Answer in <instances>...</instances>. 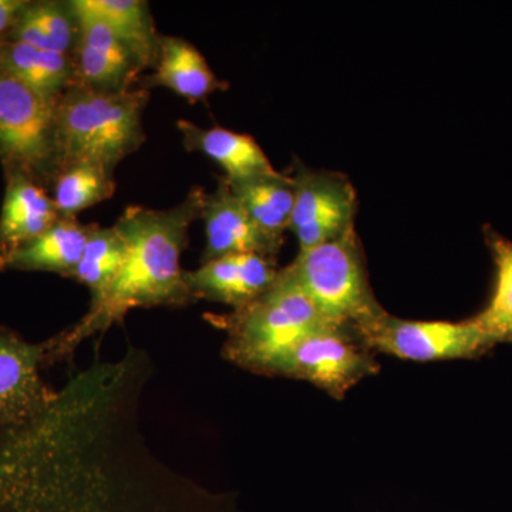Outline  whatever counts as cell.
Wrapping results in <instances>:
<instances>
[{
  "mask_svg": "<svg viewBox=\"0 0 512 512\" xmlns=\"http://www.w3.org/2000/svg\"><path fill=\"white\" fill-rule=\"evenodd\" d=\"M205 191L192 188L183 202L168 210L128 207L114 227L126 244L119 274L99 301L52 349L67 352L121 322L133 309L180 306L194 301L181 266L192 222L201 220Z\"/></svg>",
  "mask_w": 512,
  "mask_h": 512,
  "instance_id": "6da1fadb",
  "label": "cell"
},
{
  "mask_svg": "<svg viewBox=\"0 0 512 512\" xmlns=\"http://www.w3.org/2000/svg\"><path fill=\"white\" fill-rule=\"evenodd\" d=\"M148 96L141 86L104 92L73 83L56 104V173L76 163L116 170L146 141L143 113Z\"/></svg>",
  "mask_w": 512,
  "mask_h": 512,
  "instance_id": "7a4b0ae2",
  "label": "cell"
},
{
  "mask_svg": "<svg viewBox=\"0 0 512 512\" xmlns=\"http://www.w3.org/2000/svg\"><path fill=\"white\" fill-rule=\"evenodd\" d=\"M328 325L333 323L313 305L286 266L264 295L222 318L228 336L224 355L249 372L276 376L302 339Z\"/></svg>",
  "mask_w": 512,
  "mask_h": 512,
  "instance_id": "3957f363",
  "label": "cell"
},
{
  "mask_svg": "<svg viewBox=\"0 0 512 512\" xmlns=\"http://www.w3.org/2000/svg\"><path fill=\"white\" fill-rule=\"evenodd\" d=\"M313 305L333 325L355 330L382 315L356 229L308 249L288 265Z\"/></svg>",
  "mask_w": 512,
  "mask_h": 512,
  "instance_id": "277c9868",
  "label": "cell"
},
{
  "mask_svg": "<svg viewBox=\"0 0 512 512\" xmlns=\"http://www.w3.org/2000/svg\"><path fill=\"white\" fill-rule=\"evenodd\" d=\"M56 104L0 66V158L8 175L42 185L56 174Z\"/></svg>",
  "mask_w": 512,
  "mask_h": 512,
  "instance_id": "5b68a950",
  "label": "cell"
},
{
  "mask_svg": "<svg viewBox=\"0 0 512 512\" xmlns=\"http://www.w3.org/2000/svg\"><path fill=\"white\" fill-rule=\"evenodd\" d=\"M373 353L410 362L478 359L494 349L473 319L406 320L384 311L353 330Z\"/></svg>",
  "mask_w": 512,
  "mask_h": 512,
  "instance_id": "8992f818",
  "label": "cell"
},
{
  "mask_svg": "<svg viewBox=\"0 0 512 512\" xmlns=\"http://www.w3.org/2000/svg\"><path fill=\"white\" fill-rule=\"evenodd\" d=\"M375 353L345 326H323L285 357L278 375L303 380L342 400L366 377L379 373Z\"/></svg>",
  "mask_w": 512,
  "mask_h": 512,
  "instance_id": "52a82bcc",
  "label": "cell"
},
{
  "mask_svg": "<svg viewBox=\"0 0 512 512\" xmlns=\"http://www.w3.org/2000/svg\"><path fill=\"white\" fill-rule=\"evenodd\" d=\"M291 177L295 202L289 231L308 249L342 237L355 228L356 190L346 175L313 170L296 160Z\"/></svg>",
  "mask_w": 512,
  "mask_h": 512,
  "instance_id": "ba28073f",
  "label": "cell"
},
{
  "mask_svg": "<svg viewBox=\"0 0 512 512\" xmlns=\"http://www.w3.org/2000/svg\"><path fill=\"white\" fill-rule=\"evenodd\" d=\"M77 19L76 45L72 59L74 83L104 92L136 87L143 66L110 29L109 25L69 2Z\"/></svg>",
  "mask_w": 512,
  "mask_h": 512,
  "instance_id": "9c48e42d",
  "label": "cell"
},
{
  "mask_svg": "<svg viewBox=\"0 0 512 512\" xmlns=\"http://www.w3.org/2000/svg\"><path fill=\"white\" fill-rule=\"evenodd\" d=\"M278 272L275 259L268 256L235 254L202 262L195 271H185V282L194 301L207 299L239 309L264 295Z\"/></svg>",
  "mask_w": 512,
  "mask_h": 512,
  "instance_id": "30bf717a",
  "label": "cell"
},
{
  "mask_svg": "<svg viewBox=\"0 0 512 512\" xmlns=\"http://www.w3.org/2000/svg\"><path fill=\"white\" fill-rule=\"evenodd\" d=\"M201 220L205 224L202 262L235 254H258L275 259L284 239L266 234L244 210L222 178L217 190L205 192Z\"/></svg>",
  "mask_w": 512,
  "mask_h": 512,
  "instance_id": "8fae6325",
  "label": "cell"
},
{
  "mask_svg": "<svg viewBox=\"0 0 512 512\" xmlns=\"http://www.w3.org/2000/svg\"><path fill=\"white\" fill-rule=\"evenodd\" d=\"M45 350L0 335V423L26 417L45 404L49 393L40 377Z\"/></svg>",
  "mask_w": 512,
  "mask_h": 512,
  "instance_id": "7c38bea8",
  "label": "cell"
},
{
  "mask_svg": "<svg viewBox=\"0 0 512 512\" xmlns=\"http://www.w3.org/2000/svg\"><path fill=\"white\" fill-rule=\"evenodd\" d=\"M177 126L184 147L215 161L224 170L229 183L276 173L265 151L248 134L218 126L202 128L188 120H178Z\"/></svg>",
  "mask_w": 512,
  "mask_h": 512,
  "instance_id": "4fadbf2b",
  "label": "cell"
},
{
  "mask_svg": "<svg viewBox=\"0 0 512 512\" xmlns=\"http://www.w3.org/2000/svg\"><path fill=\"white\" fill-rule=\"evenodd\" d=\"M140 86L147 90L165 87L191 103L228 89V84L212 72L197 47L183 37L164 35L158 39L154 73L146 77Z\"/></svg>",
  "mask_w": 512,
  "mask_h": 512,
  "instance_id": "5bb4252c",
  "label": "cell"
},
{
  "mask_svg": "<svg viewBox=\"0 0 512 512\" xmlns=\"http://www.w3.org/2000/svg\"><path fill=\"white\" fill-rule=\"evenodd\" d=\"M96 227L77 218L60 217L39 237L0 256V269L53 272L72 278Z\"/></svg>",
  "mask_w": 512,
  "mask_h": 512,
  "instance_id": "9a60e30c",
  "label": "cell"
},
{
  "mask_svg": "<svg viewBox=\"0 0 512 512\" xmlns=\"http://www.w3.org/2000/svg\"><path fill=\"white\" fill-rule=\"evenodd\" d=\"M8 177L0 215V256L28 244L60 218L53 198L42 185L22 174Z\"/></svg>",
  "mask_w": 512,
  "mask_h": 512,
  "instance_id": "2e32d148",
  "label": "cell"
},
{
  "mask_svg": "<svg viewBox=\"0 0 512 512\" xmlns=\"http://www.w3.org/2000/svg\"><path fill=\"white\" fill-rule=\"evenodd\" d=\"M0 66L53 104L74 83L72 56L37 49L16 40H0Z\"/></svg>",
  "mask_w": 512,
  "mask_h": 512,
  "instance_id": "e0dca14e",
  "label": "cell"
},
{
  "mask_svg": "<svg viewBox=\"0 0 512 512\" xmlns=\"http://www.w3.org/2000/svg\"><path fill=\"white\" fill-rule=\"evenodd\" d=\"M77 8L103 20L137 57L143 69L154 66L158 35L150 6L144 0H73Z\"/></svg>",
  "mask_w": 512,
  "mask_h": 512,
  "instance_id": "ac0fdd59",
  "label": "cell"
},
{
  "mask_svg": "<svg viewBox=\"0 0 512 512\" xmlns=\"http://www.w3.org/2000/svg\"><path fill=\"white\" fill-rule=\"evenodd\" d=\"M227 184L249 217L266 234L284 239L285 231H289L295 202V188L289 175L276 171L275 174L261 175L238 183L227 181Z\"/></svg>",
  "mask_w": 512,
  "mask_h": 512,
  "instance_id": "d6986e66",
  "label": "cell"
},
{
  "mask_svg": "<svg viewBox=\"0 0 512 512\" xmlns=\"http://www.w3.org/2000/svg\"><path fill=\"white\" fill-rule=\"evenodd\" d=\"M484 234L494 262V285L487 305L471 319L495 348L512 343V241L491 227Z\"/></svg>",
  "mask_w": 512,
  "mask_h": 512,
  "instance_id": "ffe728a7",
  "label": "cell"
},
{
  "mask_svg": "<svg viewBox=\"0 0 512 512\" xmlns=\"http://www.w3.org/2000/svg\"><path fill=\"white\" fill-rule=\"evenodd\" d=\"M77 32L69 2H29L6 39L72 56Z\"/></svg>",
  "mask_w": 512,
  "mask_h": 512,
  "instance_id": "44dd1931",
  "label": "cell"
},
{
  "mask_svg": "<svg viewBox=\"0 0 512 512\" xmlns=\"http://www.w3.org/2000/svg\"><path fill=\"white\" fill-rule=\"evenodd\" d=\"M116 187L110 168L96 163L70 164L53 178L52 198L60 217L77 218L79 212L110 200Z\"/></svg>",
  "mask_w": 512,
  "mask_h": 512,
  "instance_id": "7402d4cb",
  "label": "cell"
},
{
  "mask_svg": "<svg viewBox=\"0 0 512 512\" xmlns=\"http://www.w3.org/2000/svg\"><path fill=\"white\" fill-rule=\"evenodd\" d=\"M126 256V244L116 227L97 225L84 248L82 261L72 279L86 286L92 293V303L99 301L111 282L119 274Z\"/></svg>",
  "mask_w": 512,
  "mask_h": 512,
  "instance_id": "603a6c76",
  "label": "cell"
},
{
  "mask_svg": "<svg viewBox=\"0 0 512 512\" xmlns=\"http://www.w3.org/2000/svg\"><path fill=\"white\" fill-rule=\"evenodd\" d=\"M28 5V0H0V40L10 35Z\"/></svg>",
  "mask_w": 512,
  "mask_h": 512,
  "instance_id": "cb8c5ba5",
  "label": "cell"
}]
</instances>
